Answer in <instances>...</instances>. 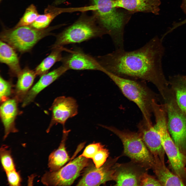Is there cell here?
<instances>
[{"instance_id": "1", "label": "cell", "mask_w": 186, "mask_h": 186, "mask_svg": "<svg viewBox=\"0 0 186 186\" xmlns=\"http://www.w3.org/2000/svg\"><path fill=\"white\" fill-rule=\"evenodd\" d=\"M162 41L156 36L136 50L115 49L96 58L105 71L122 77L151 83L161 94L169 86L162 67L165 51Z\"/></svg>"}, {"instance_id": "2", "label": "cell", "mask_w": 186, "mask_h": 186, "mask_svg": "<svg viewBox=\"0 0 186 186\" xmlns=\"http://www.w3.org/2000/svg\"><path fill=\"white\" fill-rule=\"evenodd\" d=\"M105 74L117 86L123 95L139 108L142 117L140 123L147 126H152L153 103L155 100L161 102L160 95L152 90L146 81L122 77L106 71Z\"/></svg>"}, {"instance_id": "3", "label": "cell", "mask_w": 186, "mask_h": 186, "mask_svg": "<svg viewBox=\"0 0 186 186\" xmlns=\"http://www.w3.org/2000/svg\"><path fill=\"white\" fill-rule=\"evenodd\" d=\"M90 10L99 25L111 37L115 49H124V30L126 15L113 5L114 0H90Z\"/></svg>"}, {"instance_id": "4", "label": "cell", "mask_w": 186, "mask_h": 186, "mask_svg": "<svg viewBox=\"0 0 186 186\" xmlns=\"http://www.w3.org/2000/svg\"><path fill=\"white\" fill-rule=\"evenodd\" d=\"M153 114L155 123L153 125L159 134L162 144L168 159L172 172L186 185V157L180 151L168 130L167 118L164 108L161 106L155 107Z\"/></svg>"}, {"instance_id": "5", "label": "cell", "mask_w": 186, "mask_h": 186, "mask_svg": "<svg viewBox=\"0 0 186 186\" xmlns=\"http://www.w3.org/2000/svg\"><path fill=\"white\" fill-rule=\"evenodd\" d=\"M166 111L169 132L181 152L186 157V115L177 104L169 87L161 95Z\"/></svg>"}, {"instance_id": "6", "label": "cell", "mask_w": 186, "mask_h": 186, "mask_svg": "<svg viewBox=\"0 0 186 186\" xmlns=\"http://www.w3.org/2000/svg\"><path fill=\"white\" fill-rule=\"evenodd\" d=\"M100 126L113 133L120 139L123 147L122 155L128 157L131 161L149 169H153L155 163V158L138 132L121 130L113 126Z\"/></svg>"}, {"instance_id": "7", "label": "cell", "mask_w": 186, "mask_h": 186, "mask_svg": "<svg viewBox=\"0 0 186 186\" xmlns=\"http://www.w3.org/2000/svg\"><path fill=\"white\" fill-rule=\"evenodd\" d=\"M93 17L82 16L76 22L56 36L51 48L70 44L79 43L107 34Z\"/></svg>"}, {"instance_id": "8", "label": "cell", "mask_w": 186, "mask_h": 186, "mask_svg": "<svg viewBox=\"0 0 186 186\" xmlns=\"http://www.w3.org/2000/svg\"><path fill=\"white\" fill-rule=\"evenodd\" d=\"M58 26L50 27L42 29L30 26L4 28L1 33V40L8 44L21 53L30 51L43 38L52 35L51 32Z\"/></svg>"}, {"instance_id": "9", "label": "cell", "mask_w": 186, "mask_h": 186, "mask_svg": "<svg viewBox=\"0 0 186 186\" xmlns=\"http://www.w3.org/2000/svg\"><path fill=\"white\" fill-rule=\"evenodd\" d=\"M88 158L80 155L57 170L46 172L42 177L41 182L47 186L70 185L88 165Z\"/></svg>"}, {"instance_id": "10", "label": "cell", "mask_w": 186, "mask_h": 186, "mask_svg": "<svg viewBox=\"0 0 186 186\" xmlns=\"http://www.w3.org/2000/svg\"><path fill=\"white\" fill-rule=\"evenodd\" d=\"M119 157L109 158L99 168L94 166L86 170L77 186H99L114 180L115 167Z\"/></svg>"}, {"instance_id": "11", "label": "cell", "mask_w": 186, "mask_h": 186, "mask_svg": "<svg viewBox=\"0 0 186 186\" xmlns=\"http://www.w3.org/2000/svg\"><path fill=\"white\" fill-rule=\"evenodd\" d=\"M78 106L76 100L71 97L62 96L54 100L50 108L52 117L47 132H48L54 125L60 123L63 127V130H66L65 124L69 118L76 115L78 113Z\"/></svg>"}, {"instance_id": "12", "label": "cell", "mask_w": 186, "mask_h": 186, "mask_svg": "<svg viewBox=\"0 0 186 186\" xmlns=\"http://www.w3.org/2000/svg\"><path fill=\"white\" fill-rule=\"evenodd\" d=\"M148 169L131 161L125 163H116L114 180L115 186H140L141 177Z\"/></svg>"}, {"instance_id": "13", "label": "cell", "mask_w": 186, "mask_h": 186, "mask_svg": "<svg viewBox=\"0 0 186 186\" xmlns=\"http://www.w3.org/2000/svg\"><path fill=\"white\" fill-rule=\"evenodd\" d=\"M69 54L63 57L62 65L68 69L78 70H92L103 72L104 69L96 58L86 53L79 49H67Z\"/></svg>"}, {"instance_id": "14", "label": "cell", "mask_w": 186, "mask_h": 186, "mask_svg": "<svg viewBox=\"0 0 186 186\" xmlns=\"http://www.w3.org/2000/svg\"><path fill=\"white\" fill-rule=\"evenodd\" d=\"M138 128L137 132L154 158H159L163 163H165V153L160 135L153 126L147 127L138 124Z\"/></svg>"}, {"instance_id": "15", "label": "cell", "mask_w": 186, "mask_h": 186, "mask_svg": "<svg viewBox=\"0 0 186 186\" xmlns=\"http://www.w3.org/2000/svg\"><path fill=\"white\" fill-rule=\"evenodd\" d=\"M68 70L63 65L41 76L37 82L30 89L23 100L22 106L24 107L33 101L42 90L58 79Z\"/></svg>"}, {"instance_id": "16", "label": "cell", "mask_w": 186, "mask_h": 186, "mask_svg": "<svg viewBox=\"0 0 186 186\" xmlns=\"http://www.w3.org/2000/svg\"><path fill=\"white\" fill-rule=\"evenodd\" d=\"M161 0H114V7L122 8L130 13L138 12L152 13L158 15Z\"/></svg>"}, {"instance_id": "17", "label": "cell", "mask_w": 186, "mask_h": 186, "mask_svg": "<svg viewBox=\"0 0 186 186\" xmlns=\"http://www.w3.org/2000/svg\"><path fill=\"white\" fill-rule=\"evenodd\" d=\"M14 98L3 102L0 106V116L4 128L3 139H5L11 133L17 132L15 121L18 114L17 103Z\"/></svg>"}, {"instance_id": "18", "label": "cell", "mask_w": 186, "mask_h": 186, "mask_svg": "<svg viewBox=\"0 0 186 186\" xmlns=\"http://www.w3.org/2000/svg\"><path fill=\"white\" fill-rule=\"evenodd\" d=\"M16 51L11 46L0 40V62L8 66L9 74L11 76L14 77H17L22 70L19 59Z\"/></svg>"}, {"instance_id": "19", "label": "cell", "mask_w": 186, "mask_h": 186, "mask_svg": "<svg viewBox=\"0 0 186 186\" xmlns=\"http://www.w3.org/2000/svg\"><path fill=\"white\" fill-rule=\"evenodd\" d=\"M168 79L177 104L186 115V75L175 74Z\"/></svg>"}, {"instance_id": "20", "label": "cell", "mask_w": 186, "mask_h": 186, "mask_svg": "<svg viewBox=\"0 0 186 186\" xmlns=\"http://www.w3.org/2000/svg\"><path fill=\"white\" fill-rule=\"evenodd\" d=\"M37 76L35 71L25 67L17 76V81L14 91V98L22 101L30 89Z\"/></svg>"}, {"instance_id": "21", "label": "cell", "mask_w": 186, "mask_h": 186, "mask_svg": "<svg viewBox=\"0 0 186 186\" xmlns=\"http://www.w3.org/2000/svg\"><path fill=\"white\" fill-rule=\"evenodd\" d=\"M155 163L152 169L161 186H185L179 178L166 167L159 158H155Z\"/></svg>"}, {"instance_id": "22", "label": "cell", "mask_w": 186, "mask_h": 186, "mask_svg": "<svg viewBox=\"0 0 186 186\" xmlns=\"http://www.w3.org/2000/svg\"><path fill=\"white\" fill-rule=\"evenodd\" d=\"M68 130L63 131L62 140L58 148L49 155L48 166L50 171H53L60 169L69 159L66 150L65 142Z\"/></svg>"}, {"instance_id": "23", "label": "cell", "mask_w": 186, "mask_h": 186, "mask_svg": "<svg viewBox=\"0 0 186 186\" xmlns=\"http://www.w3.org/2000/svg\"><path fill=\"white\" fill-rule=\"evenodd\" d=\"M66 49L63 46L51 48V53L35 69L34 71L36 75L41 76L47 73L56 63L61 61L63 58L62 52L65 51Z\"/></svg>"}, {"instance_id": "24", "label": "cell", "mask_w": 186, "mask_h": 186, "mask_svg": "<svg viewBox=\"0 0 186 186\" xmlns=\"http://www.w3.org/2000/svg\"><path fill=\"white\" fill-rule=\"evenodd\" d=\"M64 11L63 9L48 6L45 9L44 14H39L34 22L29 26L38 29L47 28L52 21Z\"/></svg>"}, {"instance_id": "25", "label": "cell", "mask_w": 186, "mask_h": 186, "mask_svg": "<svg viewBox=\"0 0 186 186\" xmlns=\"http://www.w3.org/2000/svg\"><path fill=\"white\" fill-rule=\"evenodd\" d=\"M0 157L2 167L5 173L16 169L11 151L6 145H3L1 147Z\"/></svg>"}, {"instance_id": "26", "label": "cell", "mask_w": 186, "mask_h": 186, "mask_svg": "<svg viewBox=\"0 0 186 186\" xmlns=\"http://www.w3.org/2000/svg\"><path fill=\"white\" fill-rule=\"evenodd\" d=\"M39 15L35 6L31 4L26 9L23 16L15 26H30L34 22Z\"/></svg>"}, {"instance_id": "27", "label": "cell", "mask_w": 186, "mask_h": 186, "mask_svg": "<svg viewBox=\"0 0 186 186\" xmlns=\"http://www.w3.org/2000/svg\"><path fill=\"white\" fill-rule=\"evenodd\" d=\"M0 100L2 103L8 99L12 93V84L10 81L0 76Z\"/></svg>"}, {"instance_id": "28", "label": "cell", "mask_w": 186, "mask_h": 186, "mask_svg": "<svg viewBox=\"0 0 186 186\" xmlns=\"http://www.w3.org/2000/svg\"><path fill=\"white\" fill-rule=\"evenodd\" d=\"M109 154L108 150L104 147L98 150L92 159L95 167L99 168L103 165L106 161Z\"/></svg>"}, {"instance_id": "29", "label": "cell", "mask_w": 186, "mask_h": 186, "mask_svg": "<svg viewBox=\"0 0 186 186\" xmlns=\"http://www.w3.org/2000/svg\"><path fill=\"white\" fill-rule=\"evenodd\" d=\"M100 143H94L88 145L80 156L87 158L92 159L94 156L100 149L104 147Z\"/></svg>"}, {"instance_id": "30", "label": "cell", "mask_w": 186, "mask_h": 186, "mask_svg": "<svg viewBox=\"0 0 186 186\" xmlns=\"http://www.w3.org/2000/svg\"><path fill=\"white\" fill-rule=\"evenodd\" d=\"M9 184L10 186H20L21 178L19 172L14 169L6 172Z\"/></svg>"}, {"instance_id": "31", "label": "cell", "mask_w": 186, "mask_h": 186, "mask_svg": "<svg viewBox=\"0 0 186 186\" xmlns=\"http://www.w3.org/2000/svg\"><path fill=\"white\" fill-rule=\"evenodd\" d=\"M161 186V185L157 179L149 174L147 172L144 173L141 177L140 186Z\"/></svg>"}, {"instance_id": "32", "label": "cell", "mask_w": 186, "mask_h": 186, "mask_svg": "<svg viewBox=\"0 0 186 186\" xmlns=\"http://www.w3.org/2000/svg\"><path fill=\"white\" fill-rule=\"evenodd\" d=\"M185 24H186V18L180 22L174 23L172 27L169 29L163 34L164 36H165L167 35L175 29Z\"/></svg>"}, {"instance_id": "33", "label": "cell", "mask_w": 186, "mask_h": 186, "mask_svg": "<svg viewBox=\"0 0 186 186\" xmlns=\"http://www.w3.org/2000/svg\"><path fill=\"white\" fill-rule=\"evenodd\" d=\"M180 7L183 12L186 14V0H183Z\"/></svg>"}, {"instance_id": "34", "label": "cell", "mask_w": 186, "mask_h": 186, "mask_svg": "<svg viewBox=\"0 0 186 186\" xmlns=\"http://www.w3.org/2000/svg\"><path fill=\"white\" fill-rule=\"evenodd\" d=\"M64 0H56L55 3L56 4H58L62 2L63 1H64Z\"/></svg>"}, {"instance_id": "35", "label": "cell", "mask_w": 186, "mask_h": 186, "mask_svg": "<svg viewBox=\"0 0 186 186\" xmlns=\"http://www.w3.org/2000/svg\"><path fill=\"white\" fill-rule=\"evenodd\" d=\"M2 0H0V1L1 2V1Z\"/></svg>"}]
</instances>
